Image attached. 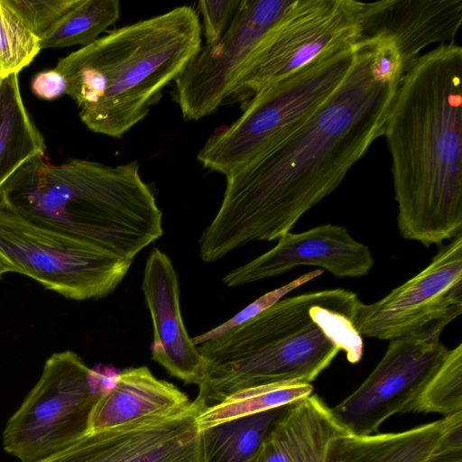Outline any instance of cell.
<instances>
[{
	"mask_svg": "<svg viewBox=\"0 0 462 462\" xmlns=\"http://www.w3.org/2000/svg\"><path fill=\"white\" fill-rule=\"evenodd\" d=\"M39 155H45L44 138L24 106L18 75H10L0 81V199L11 178Z\"/></svg>",
	"mask_w": 462,
	"mask_h": 462,
	"instance_id": "obj_19",
	"label": "cell"
},
{
	"mask_svg": "<svg viewBox=\"0 0 462 462\" xmlns=\"http://www.w3.org/2000/svg\"><path fill=\"white\" fill-rule=\"evenodd\" d=\"M395 433L355 435L345 432L332 441L327 462H377Z\"/></svg>",
	"mask_w": 462,
	"mask_h": 462,
	"instance_id": "obj_26",
	"label": "cell"
},
{
	"mask_svg": "<svg viewBox=\"0 0 462 462\" xmlns=\"http://www.w3.org/2000/svg\"><path fill=\"white\" fill-rule=\"evenodd\" d=\"M119 16L117 0H77L41 37V49L89 45Z\"/></svg>",
	"mask_w": 462,
	"mask_h": 462,
	"instance_id": "obj_22",
	"label": "cell"
},
{
	"mask_svg": "<svg viewBox=\"0 0 462 462\" xmlns=\"http://www.w3.org/2000/svg\"><path fill=\"white\" fill-rule=\"evenodd\" d=\"M461 23V0L361 2L357 42H392L404 74L426 47L454 42Z\"/></svg>",
	"mask_w": 462,
	"mask_h": 462,
	"instance_id": "obj_15",
	"label": "cell"
},
{
	"mask_svg": "<svg viewBox=\"0 0 462 462\" xmlns=\"http://www.w3.org/2000/svg\"><path fill=\"white\" fill-rule=\"evenodd\" d=\"M33 94L44 100H52L67 95L65 77L55 68L38 72L31 82Z\"/></svg>",
	"mask_w": 462,
	"mask_h": 462,
	"instance_id": "obj_30",
	"label": "cell"
},
{
	"mask_svg": "<svg viewBox=\"0 0 462 462\" xmlns=\"http://www.w3.org/2000/svg\"><path fill=\"white\" fill-rule=\"evenodd\" d=\"M6 273H14L12 266L0 255V278Z\"/></svg>",
	"mask_w": 462,
	"mask_h": 462,
	"instance_id": "obj_33",
	"label": "cell"
},
{
	"mask_svg": "<svg viewBox=\"0 0 462 462\" xmlns=\"http://www.w3.org/2000/svg\"><path fill=\"white\" fill-rule=\"evenodd\" d=\"M23 24L40 39L77 0H5Z\"/></svg>",
	"mask_w": 462,
	"mask_h": 462,
	"instance_id": "obj_28",
	"label": "cell"
},
{
	"mask_svg": "<svg viewBox=\"0 0 462 462\" xmlns=\"http://www.w3.org/2000/svg\"><path fill=\"white\" fill-rule=\"evenodd\" d=\"M291 404L199 430L201 462H255L263 442Z\"/></svg>",
	"mask_w": 462,
	"mask_h": 462,
	"instance_id": "obj_20",
	"label": "cell"
},
{
	"mask_svg": "<svg viewBox=\"0 0 462 462\" xmlns=\"http://www.w3.org/2000/svg\"><path fill=\"white\" fill-rule=\"evenodd\" d=\"M0 199L34 224L126 260L163 233L162 212L136 161L51 164L39 155L11 178Z\"/></svg>",
	"mask_w": 462,
	"mask_h": 462,
	"instance_id": "obj_4",
	"label": "cell"
},
{
	"mask_svg": "<svg viewBox=\"0 0 462 462\" xmlns=\"http://www.w3.org/2000/svg\"><path fill=\"white\" fill-rule=\"evenodd\" d=\"M0 255L14 273L77 300L100 299L120 284L133 261L34 224L0 199Z\"/></svg>",
	"mask_w": 462,
	"mask_h": 462,
	"instance_id": "obj_8",
	"label": "cell"
},
{
	"mask_svg": "<svg viewBox=\"0 0 462 462\" xmlns=\"http://www.w3.org/2000/svg\"><path fill=\"white\" fill-rule=\"evenodd\" d=\"M201 47L197 12L181 5L116 28L55 69L92 132L121 138L141 122Z\"/></svg>",
	"mask_w": 462,
	"mask_h": 462,
	"instance_id": "obj_5",
	"label": "cell"
},
{
	"mask_svg": "<svg viewBox=\"0 0 462 462\" xmlns=\"http://www.w3.org/2000/svg\"><path fill=\"white\" fill-rule=\"evenodd\" d=\"M323 273L322 270H316L305 273L299 278L282 285L275 290H273L260 298L253 301L251 304L244 308L241 311L234 317L220 324L219 326L208 330L206 333L192 337L194 345L198 346L206 341L213 340L220 337L233 328L244 324L252 318L257 316L278 300L282 299L286 294L299 288L304 283L320 276Z\"/></svg>",
	"mask_w": 462,
	"mask_h": 462,
	"instance_id": "obj_27",
	"label": "cell"
},
{
	"mask_svg": "<svg viewBox=\"0 0 462 462\" xmlns=\"http://www.w3.org/2000/svg\"><path fill=\"white\" fill-rule=\"evenodd\" d=\"M274 247L226 274L235 287L271 278L299 265L319 266L337 278H360L374 264L369 247L338 225L324 224L300 233H287Z\"/></svg>",
	"mask_w": 462,
	"mask_h": 462,
	"instance_id": "obj_14",
	"label": "cell"
},
{
	"mask_svg": "<svg viewBox=\"0 0 462 462\" xmlns=\"http://www.w3.org/2000/svg\"><path fill=\"white\" fill-rule=\"evenodd\" d=\"M142 290L152 322V360L171 376L199 386L204 378L206 360L184 326L175 268L158 248L152 249L146 260Z\"/></svg>",
	"mask_w": 462,
	"mask_h": 462,
	"instance_id": "obj_16",
	"label": "cell"
},
{
	"mask_svg": "<svg viewBox=\"0 0 462 462\" xmlns=\"http://www.w3.org/2000/svg\"><path fill=\"white\" fill-rule=\"evenodd\" d=\"M41 51V39L0 0V77L18 75Z\"/></svg>",
	"mask_w": 462,
	"mask_h": 462,
	"instance_id": "obj_24",
	"label": "cell"
},
{
	"mask_svg": "<svg viewBox=\"0 0 462 462\" xmlns=\"http://www.w3.org/2000/svg\"><path fill=\"white\" fill-rule=\"evenodd\" d=\"M448 348L440 339L400 337L387 348L368 376L332 412L348 433L370 435L395 414L406 413Z\"/></svg>",
	"mask_w": 462,
	"mask_h": 462,
	"instance_id": "obj_12",
	"label": "cell"
},
{
	"mask_svg": "<svg viewBox=\"0 0 462 462\" xmlns=\"http://www.w3.org/2000/svg\"><path fill=\"white\" fill-rule=\"evenodd\" d=\"M425 462H462V449H438Z\"/></svg>",
	"mask_w": 462,
	"mask_h": 462,
	"instance_id": "obj_32",
	"label": "cell"
},
{
	"mask_svg": "<svg viewBox=\"0 0 462 462\" xmlns=\"http://www.w3.org/2000/svg\"><path fill=\"white\" fill-rule=\"evenodd\" d=\"M462 313V235L440 246L430 263L381 300L360 302L354 326L364 337L440 339Z\"/></svg>",
	"mask_w": 462,
	"mask_h": 462,
	"instance_id": "obj_10",
	"label": "cell"
},
{
	"mask_svg": "<svg viewBox=\"0 0 462 462\" xmlns=\"http://www.w3.org/2000/svg\"><path fill=\"white\" fill-rule=\"evenodd\" d=\"M295 0H242L226 32L201 46L174 80L185 120L197 121L229 100Z\"/></svg>",
	"mask_w": 462,
	"mask_h": 462,
	"instance_id": "obj_9",
	"label": "cell"
},
{
	"mask_svg": "<svg viewBox=\"0 0 462 462\" xmlns=\"http://www.w3.org/2000/svg\"><path fill=\"white\" fill-rule=\"evenodd\" d=\"M242 0H203L199 2L207 44L216 42L231 24Z\"/></svg>",
	"mask_w": 462,
	"mask_h": 462,
	"instance_id": "obj_29",
	"label": "cell"
},
{
	"mask_svg": "<svg viewBox=\"0 0 462 462\" xmlns=\"http://www.w3.org/2000/svg\"><path fill=\"white\" fill-rule=\"evenodd\" d=\"M190 402L185 393L155 377L147 366L126 368L119 371L112 385L93 407L88 432L171 415Z\"/></svg>",
	"mask_w": 462,
	"mask_h": 462,
	"instance_id": "obj_17",
	"label": "cell"
},
{
	"mask_svg": "<svg viewBox=\"0 0 462 462\" xmlns=\"http://www.w3.org/2000/svg\"><path fill=\"white\" fill-rule=\"evenodd\" d=\"M346 432L318 395L291 403L263 442L255 462H327L332 441Z\"/></svg>",
	"mask_w": 462,
	"mask_h": 462,
	"instance_id": "obj_18",
	"label": "cell"
},
{
	"mask_svg": "<svg viewBox=\"0 0 462 462\" xmlns=\"http://www.w3.org/2000/svg\"><path fill=\"white\" fill-rule=\"evenodd\" d=\"M442 419L396 432L377 462H425L438 448Z\"/></svg>",
	"mask_w": 462,
	"mask_h": 462,
	"instance_id": "obj_25",
	"label": "cell"
},
{
	"mask_svg": "<svg viewBox=\"0 0 462 462\" xmlns=\"http://www.w3.org/2000/svg\"><path fill=\"white\" fill-rule=\"evenodd\" d=\"M356 0H295L228 101H249L325 52L358 41Z\"/></svg>",
	"mask_w": 462,
	"mask_h": 462,
	"instance_id": "obj_11",
	"label": "cell"
},
{
	"mask_svg": "<svg viewBox=\"0 0 462 462\" xmlns=\"http://www.w3.org/2000/svg\"><path fill=\"white\" fill-rule=\"evenodd\" d=\"M462 48L420 55L385 123L401 236L425 246L462 235Z\"/></svg>",
	"mask_w": 462,
	"mask_h": 462,
	"instance_id": "obj_2",
	"label": "cell"
},
{
	"mask_svg": "<svg viewBox=\"0 0 462 462\" xmlns=\"http://www.w3.org/2000/svg\"><path fill=\"white\" fill-rule=\"evenodd\" d=\"M194 399L171 415L88 432L65 448L35 462H201Z\"/></svg>",
	"mask_w": 462,
	"mask_h": 462,
	"instance_id": "obj_13",
	"label": "cell"
},
{
	"mask_svg": "<svg viewBox=\"0 0 462 462\" xmlns=\"http://www.w3.org/2000/svg\"><path fill=\"white\" fill-rule=\"evenodd\" d=\"M356 45L352 67L323 105L278 146L226 177L219 209L199 239L202 261L290 233L383 135L403 76L400 57L390 42Z\"/></svg>",
	"mask_w": 462,
	"mask_h": 462,
	"instance_id": "obj_1",
	"label": "cell"
},
{
	"mask_svg": "<svg viewBox=\"0 0 462 462\" xmlns=\"http://www.w3.org/2000/svg\"><path fill=\"white\" fill-rule=\"evenodd\" d=\"M357 45L323 53L254 95L242 115L210 135L197 159L226 177L268 153L297 131L331 96L352 67Z\"/></svg>",
	"mask_w": 462,
	"mask_h": 462,
	"instance_id": "obj_6",
	"label": "cell"
},
{
	"mask_svg": "<svg viewBox=\"0 0 462 462\" xmlns=\"http://www.w3.org/2000/svg\"><path fill=\"white\" fill-rule=\"evenodd\" d=\"M312 393L311 383H278L244 389L202 409L197 417L199 430L288 405Z\"/></svg>",
	"mask_w": 462,
	"mask_h": 462,
	"instance_id": "obj_21",
	"label": "cell"
},
{
	"mask_svg": "<svg viewBox=\"0 0 462 462\" xmlns=\"http://www.w3.org/2000/svg\"><path fill=\"white\" fill-rule=\"evenodd\" d=\"M462 411V343L448 348L426 380L407 412L437 413L443 417Z\"/></svg>",
	"mask_w": 462,
	"mask_h": 462,
	"instance_id": "obj_23",
	"label": "cell"
},
{
	"mask_svg": "<svg viewBox=\"0 0 462 462\" xmlns=\"http://www.w3.org/2000/svg\"><path fill=\"white\" fill-rule=\"evenodd\" d=\"M118 371L90 368L70 350L52 354L3 432L5 452L21 462L45 458L88 433L90 413Z\"/></svg>",
	"mask_w": 462,
	"mask_h": 462,
	"instance_id": "obj_7",
	"label": "cell"
},
{
	"mask_svg": "<svg viewBox=\"0 0 462 462\" xmlns=\"http://www.w3.org/2000/svg\"><path fill=\"white\" fill-rule=\"evenodd\" d=\"M438 449H462V411L442 418Z\"/></svg>",
	"mask_w": 462,
	"mask_h": 462,
	"instance_id": "obj_31",
	"label": "cell"
},
{
	"mask_svg": "<svg viewBox=\"0 0 462 462\" xmlns=\"http://www.w3.org/2000/svg\"><path fill=\"white\" fill-rule=\"evenodd\" d=\"M360 300L342 288L309 291L276 303L220 337L198 345L206 360L195 398L204 408L238 391L278 383H311L339 352L361 361L354 326Z\"/></svg>",
	"mask_w": 462,
	"mask_h": 462,
	"instance_id": "obj_3",
	"label": "cell"
}]
</instances>
